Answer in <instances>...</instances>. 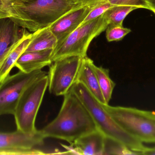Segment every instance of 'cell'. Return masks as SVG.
Wrapping results in <instances>:
<instances>
[{
  "label": "cell",
  "instance_id": "3",
  "mask_svg": "<svg viewBox=\"0 0 155 155\" xmlns=\"http://www.w3.org/2000/svg\"><path fill=\"white\" fill-rule=\"evenodd\" d=\"M71 90L87 108L98 130L105 136L120 142L130 150L141 154L146 147L143 143L125 131L82 83L76 82Z\"/></svg>",
  "mask_w": 155,
  "mask_h": 155
},
{
  "label": "cell",
  "instance_id": "4",
  "mask_svg": "<svg viewBox=\"0 0 155 155\" xmlns=\"http://www.w3.org/2000/svg\"><path fill=\"white\" fill-rule=\"evenodd\" d=\"M115 121L143 143H155V112L135 107L102 104Z\"/></svg>",
  "mask_w": 155,
  "mask_h": 155
},
{
  "label": "cell",
  "instance_id": "17",
  "mask_svg": "<svg viewBox=\"0 0 155 155\" xmlns=\"http://www.w3.org/2000/svg\"><path fill=\"white\" fill-rule=\"evenodd\" d=\"M92 66L97 77L98 84L106 104H108L112 98V94L116 86L115 83L110 78L108 69L97 66L94 62Z\"/></svg>",
  "mask_w": 155,
  "mask_h": 155
},
{
  "label": "cell",
  "instance_id": "18",
  "mask_svg": "<svg viewBox=\"0 0 155 155\" xmlns=\"http://www.w3.org/2000/svg\"><path fill=\"white\" fill-rule=\"evenodd\" d=\"M137 9L127 5H116L108 9L104 14V17L109 24L123 25L125 18L131 12Z\"/></svg>",
  "mask_w": 155,
  "mask_h": 155
},
{
  "label": "cell",
  "instance_id": "8",
  "mask_svg": "<svg viewBox=\"0 0 155 155\" xmlns=\"http://www.w3.org/2000/svg\"><path fill=\"white\" fill-rule=\"evenodd\" d=\"M82 58L71 56L53 62L48 72V87L51 94L64 96L71 91L77 82Z\"/></svg>",
  "mask_w": 155,
  "mask_h": 155
},
{
  "label": "cell",
  "instance_id": "22",
  "mask_svg": "<svg viewBox=\"0 0 155 155\" xmlns=\"http://www.w3.org/2000/svg\"><path fill=\"white\" fill-rule=\"evenodd\" d=\"M115 5H127L139 8L149 10V7L146 0H106Z\"/></svg>",
  "mask_w": 155,
  "mask_h": 155
},
{
  "label": "cell",
  "instance_id": "11",
  "mask_svg": "<svg viewBox=\"0 0 155 155\" xmlns=\"http://www.w3.org/2000/svg\"><path fill=\"white\" fill-rule=\"evenodd\" d=\"M104 135L99 130L78 138L70 146L62 145L65 149L64 154L104 155Z\"/></svg>",
  "mask_w": 155,
  "mask_h": 155
},
{
  "label": "cell",
  "instance_id": "6",
  "mask_svg": "<svg viewBox=\"0 0 155 155\" xmlns=\"http://www.w3.org/2000/svg\"><path fill=\"white\" fill-rule=\"evenodd\" d=\"M48 86L47 74L34 82L24 91L13 115L16 130L27 134H34L38 132L35 120Z\"/></svg>",
  "mask_w": 155,
  "mask_h": 155
},
{
  "label": "cell",
  "instance_id": "9",
  "mask_svg": "<svg viewBox=\"0 0 155 155\" xmlns=\"http://www.w3.org/2000/svg\"><path fill=\"white\" fill-rule=\"evenodd\" d=\"M45 139L40 130L34 134L17 130L11 133L0 132V155L48 154L37 148L43 144Z\"/></svg>",
  "mask_w": 155,
  "mask_h": 155
},
{
  "label": "cell",
  "instance_id": "10",
  "mask_svg": "<svg viewBox=\"0 0 155 155\" xmlns=\"http://www.w3.org/2000/svg\"><path fill=\"white\" fill-rule=\"evenodd\" d=\"M97 4L82 5L74 9L59 18L50 26L51 31L57 38L58 44L81 25L89 12Z\"/></svg>",
  "mask_w": 155,
  "mask_h": 155
},
{
  "label": "cell",
  "instance_id": "20",
  "mask_svg": "<svg viewBox=\"0 0 155 155\" xmlns=\"http://www.w3.org/2000/svg\"><path fill=\"white\" fill-rule=\"evenodd\" d=\"M106 30V38L108 42L121 41L131 32L129 28L124 27L123 25L114 24L108 25Z\"/></svg>",
  "mask_w": 155,
  "mask_h": 155
},
{
  "label": "cell",
  "instance_id": "14",
  "mask_svg": "<svg viewBox=\"0 0 155 155\" xmlns=\"http://www.w3.org/2000/svg\"><path fill=\"white\" fill-rule=\"evenodd\" d=\"M93 63V60L87 56L82 58L77 82L82 83L100 103L106 105L92 66Z\"/></svg>",
  "mask_w": 155,
  "mask_h": 155
},
{
  "label": "cell",
  "instance_id": "7",
  "mask_svg": "<svg viewBox=\"0 0 155 155\" xmlns=\"http://www.w3.org/2000/svg\"><path fill=\"white\" fill-rule=\"evenodd\" d=\"M48 74L42 70L30 73L19 71L0 83V116L14 114L20 97L34 82Z\"/></svg>",
  "mask_w": 155,
  "mask_h": 155
},
{
  "label": "cell",
  "instance_id": "13",
  "mask_svg": "<svg viewBox=\"0 0 155 155\" xmlns=\"http://www.w3.org/2000/svg\"><path fill=\"white\" fill-rule=\"evenodd\" d=\"M28 32L10 18L0 19V61Z\"/></svg>",
  "mask_w": 155,
  "mask_h": 155
},
{
  "label": "cell",
  "instance_id": "1",
  "mask_svg": "<svg viewBox=\"0 0 155 155\" xmlns=\"http://www.w3.org/2000/svg\"><path fill=\"white\" fill-rule=\"evenodd\" d=\"M98 130L90 114L71 90L64 96L57 116L40 130L45 138L60 139L69 143Z\"/></svg>",
  "mask_w": 155,
  "mask_h": 155
},
{
  "label": "cell",
  "instance_id": "5",
  "mask_svg": "<svg viewBox=\"0 0 155 155\" xmlns=\"http://www.w3.org/2000/svg\"><path fill=\"white\" fill-rule=\"evenodd\" d=\"M108 25L103 15L81 25L54 49L52 62L71 56L83 58L87 56V52L92 40L104 31Z\"/></svg>",
  "mask_w": 155,
  "mask_h": 155
},
{
  "label": "cell",
  "instance_id": "25",
  "mask_svg": "<svg viewBox=\"0 0 155 155\" xmlns=\"http://www.w3.org/2000/svg\"><path fill=\"white\" fill-rule=\"evenodd\" d=\"M141 154L145 155H155V147H146L142 152Z\"/></svg>",
  "mask_w": 155,
  "mask_h": 155
},
{
  "label": "cell",
  "instance_id": "19",
  "mask_svg": "<svg viewBox=\"0 0 155 155\" xmlns=\"http://www.w3.org/2000/svg\"><path fill=\"white\" fill-rule=\"evenodd\" d=\"M104 155H139V154L130 150L120 142L105 136Z\"/></svg>",
  "mask_w": 155,
  "mask_h": 155
},
{
  "label": "cell",
  "instance_id": "2",
  "mask_svg": "<svg viewBox=\"0 0 155 155\" xmlns=\"http://www.w3.org/2000/svg\"><path fill=\"white\" fill-rule=\"evenodd\" d=\"M82 5L71 0H14L10 8V18L20 27L35 32L51 26Z\"/></svg>",
  "mask_w": 155,
  "mask_h": 155
},
{
  "label": "cell",
  "instance_id": "16",
  "mask_svg": "<svg viewBox=\"0 0 155 155\" xmlns=\"http://www.w3.org/2000/svg\"><path fill=\"white\" fill-rule=\"evenodd\" d=\"M57 44V38L49 26L37 30L32 33L31 42L25 52L54 49Z\"/></svg>",
  "mask_w": 155,
  "mask_h": 155
},
{
  "label": "cell",
  "instance_id": "24",
  "mask_svg": "<svg viewBox=\"0 0 155 155\" xmlns=\"http://www.w3.org/2000/svg\"><path fill=\"white\" fill-rule=\"evenodd\" d=\"M71 1L83 5H85L97 4L104 0H71Z\"/></svg>",
  "mask_w": 155,
  "mask_h": 155
},
{
  "label": "cell",
  "instance_id": "21",
  "mask_svg": "<svg viewBox=\"0 0 155 155\" xmlns=\"http://www.w3.org/2000/svg\"><path fill=\"white\" fill-rule=\"evenodd\" d=\"M116 5L112 4L106 0L101 1L97 3L89 12L81 25L103 15L108 9Z\"/></svg>",
  "mask_w": 155,
  "mask_h": 155
},
{
  "label": "cell",
  "instance_id": "15",
  "mask_svg": "<svg viewBox=\"0 0 155 155\" xmlns=\"http://www.w3.org/2000/svg\"><path fill=\"white\" fill-rule=\"evenodd\" d=\"M31 35L32 33L28 32L0 61V83L10 75V72L15 67L16 61L29 45Z\"/></svg>",
  "mask_w": 155,
  "mask_h": 155
},
{
  "label": "cell",
  "instance_id": "26",
  "mask_svg": "<svg viewBox=\"0 0 155 155\" xmlns=\"http://www.w3.org/2000/svg\"><path fill=\"white\" fill-rule=\"evenodd\" d=\"M149 5V10L153 12L155 15V0H146Z\"/></svg>",
  "mask_w": 155,
  "mask_h": 155
},
{
  "label": "cell",
  "instance_id": "23",
  "mask_svg": "<svg viewBox=\"0 0 155 155\" xmlns=\"http://www.w3.org/2000/svg\"><path fill=\"white\" fill-rule=\"evenodd\" d=\"M14 0H0V19L10 18V8Z\"/></svg>",
  "mask_w": 155,
  "mask_h": 155
},
{
  "label": "cell",
  "instance_id": "12",
  "mask_svg": "<svg viewBox=\"0 0 155 155\" xmlns=\"http://www.w3.org/2000/svg\"><path fill=\"white\" fill-rule=\"evenodd\" d=\"M53 50V49H48L24 52L15 62V67L25 73L41 70L43 67L52 63V55Z\"/></svg>",
  "mask_w": 155,
  "mask_h": 155
}]
</instances>
